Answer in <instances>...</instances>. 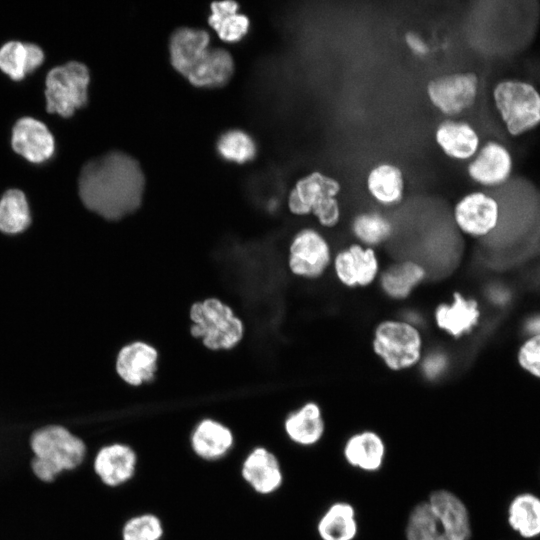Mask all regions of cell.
<instances>
[{"label": "cell", "instance_id": "13", "mask_svg": "<svg viewBox=\"0 0 540 540\" xmlns=\"http://www.w3.org/2000/svg\"><path fill=\"white\" fill-rule=\"evenodd\" d=\"M452 218L460 233L481 239L496 230L501 218V208L498 200L491 194L472 191L455 203Z\"/></svg>", "mask_w": 540, "mask_h": 540}, {"label": "cell", "instance_id": "28", "mask_svg": "<svg viewBox=\"0 0 540 540\" xmlns=\"http://www.w3.org/2000/svg\"><path fill=\"white\" fill-rule=\"evenodd\" d=\"M507 522L520 537L530 540L540 536V497L532 492L515 495L507 507Z\"/></svg>", "mask_w": 540, "mask_h": 540}, {"label": "cell", "instance_id": "14", "mask_svg": "<svg viewBox=\"0 0 540 540\" xmlns=\"http://www.w3.org/2000/svg\"><path fill=\"white\" fill-rule=\"evenodd\" d=\"M481 316L479 302L455 290L450 300L441 301L433 308L432 323L445 336L460 340L479 326Z\"/></svg>", "mask_w": 540, "mask_h": 540}, {"label": "cell", "instance_id": "30", "mask_svg": "<svg viewBox=\"0 0 540 540\" xmlns=\"http://www.w3.org/2000/svg\"><path fill=\"white\" fill-rule=\"evenodd\" d=\"M239 5L234 1H220L211 4L209 25L225 42H237L249 29V19L238 13Z\"/></svg>", "mask_w": 540, "mask_h": 540}, {"label": "cell", "instance_id": "6", "mask_svg": "<svg viewBox=\"0 0 540 540\" xmlns=\"http://www.w3.org/2000/svg\"><path fill=\"white\" fill-rule=\"evenodd\" d=\"M341 190L338 179L312 171L295 182L288 194V209L295 216L312 215L324 230L335 229L342 218L338 199Z\"/></svg>", "mask_w": 540, "mask_h": 540}, {"label": "cell", "instance_id": "36", "mask_svg": "<svg viewBox=\"0 0 540 540\" xmlns=\"http://www.w3.org/2000/svg\"><path fill=\"white\" fill-rule=\"evenodd\" d=\"M525 330L529 336L540 335V315L530 318L525 325Z\"/></svg>", "mask_w": 540, "mask_h": 540}, {"label": "cell", "instance_id": "2", "mask_svg": "<svg viewBox=\"0 0 540 540\" xmlns=\"http://www.w3.org/2000/svg\"><path fill=\"white\" fill-rule=\"evenodd\" d=\"M172 66L191 84L198 87H219L226 84L234 71L231 54L210 46L207 31L182 27L169 41Z\"/></svg>", "mask_w": 540, "mask_h": 540}, {"label": "cell", "instance_id": "17", "mask_svg": "<svg viewBox=\"0 0 540 540\" xmlns=\"http://www.w3.org/2000/svg\"><path fill=\"white\" fill-rule=\"evenodd\" d=\"M136 452L123 442H113L102 446L95 454L93 470L100 482L107 488H119L135 475Z\"/></svg>", "mask_w": 540, "mask_h": 540}, {"label": "cell", "instance_id": "25", "mask_svg": "<svg viewBox=\"0 0 540 540\" xmlns=\"http://www.w3.org/2000/svg\"><path fill=\"white\" fill-rule=\"evenodd\" d=\"M157 352L142 342L123 347L117 357L116 370L130 385H140L150 381L156 371Z\"/></svg>", "mask_w": 540, "mask_h": 540}, {"label": "cell", "instance_id": "18", "mask_svg": "<svg viewBox=\"0 0 540 540\" xmlns=\"http://www.w3.org/2000/svg\"><path fill=\"white\" fill-rule=\"evenodd\" d=\"M12 148L32 163H43L55 151V141L47 126L32 117L19 119L12 129Z\"/></svg>", "mask_w": 540, "mask_h": 540}, {"label": "cell", "instance_id": "10", "mask_svg": "<svg viewBox=\"0 0 540 540\" xmlns=\"http://www.w3.org/2000/svg\"><path fill=\"white\" fill-rule=\"evenodd\" d=\"M334 252L322 230L304 227L295 233L289 244V271L303 280L319 281L331 271Z\"/></svg>", "mask_w": 540, "mask_h": 540}, {"label": "cell", "instance_id": "32", "mask_svg": "<svg viewBox=\"0 0 540 540\" xmlns=\"http://www.w3.org/2000/svg\"><path fill=\"white\" fill-rule=\"evenodd\" d=\"M217 150L228 161L244 163L256 155V144L247 133L234 129L220 136Z\"/></svg>", "mask_w": 540, "mask_h": 540}, {"label": "cell", "instance_id": "35", "mask_svg": "<svg viewBox=\"0 0 540 540\" xmlns=\"http://www.w3.org/2000/svg\"><path fill=\"white\" fill-rule=\"evenodd\" d=\"M404 42L410 52L417 57H425L430 52V46L425 38L415 31H407L404 34Z\"/></svg>", "mask_w": 540, "mask_h": 540}, {"label": "cell", "instance_id": "16", "mask_svg": "<svg viewBox=\"0 0 540 540\" xmlns=\"http://www.w3.org/2000/svg\"><path fill=\"white\" fill-rule=\"evenodd\" d=\"M513 158L505 145L489 140L480 146L467 165V174L475 183L488 188L499 187L511 177Z\"/></svg>", "mask_w": 540, "mask_h": 540}, {"label": "cell", "instance_id": "20", "mask_svg": "<svg viewBox=\"0 0 540 540\" xmlns=\"http://www.w3.org/2000/svg\"><path fill=\"white\" fill-rule=\"evenodd\" d=\"M434 139L446 157L461 162L470 161L481 146L475 127L454 118H446L437 125Z\"/></svg>", "mask_w": 540, "mask_h": 540}, {"label": "cell", "instance_id": "12", "mask_svg": "<svg viewBox=\"0 0 540 540\" xmlns=\"http://www.w3.org/2000/svg\"><path fill=\"white\" fill-rule=\"evenodd\" d=\"M382 269L378 250L351 242L334 252L331 272L342 287L366 289L376 284Z\"/></svg>", "mask_w": 540, "mask_h": 540}, {"label": "cell", "instance_id": "15", "mask_svg": "<svg viewBox=\"0 0 540 540\" xmlns=\"http://www.w3.org/2000/svg\"><path fill=\"white\" fill-rule=\"evenodd\" d=\"M427 278L428 270L423 263L403 258L382 266L376 285L386 299L403 303L413 296Z\"/></svg>", "mask_w": 540, "mask_h": 540}, {"label": "cell", "instance_id": "34", "mask_svg": "<svg viewBox=\"0 0 540 540\" xmlns=\"http://www.w3.org/2000/svg\"><path fill=\"white\" fill-rule=\"evenodd\" d=\"M519 366L540 379V335L529 336L520 346L517 352Z\"/></svg>", "mask_w": 540, "mask_h": 540}, {"label": "cell", "instance_id": "11", "mask_svg": "<svg viewBox=\"0 0 540 540\" xmlns=\"http://www.w3.org/2000/svg\"><path fill=\"white\" fill-rule=\"evenodd\" d=\"M426 94L432 106L447 118L471 109L479 94V77L473 71L445 73L430 79Z\"/></svg>", "mask_w": 540, "mask_h": 540}, {"label": "cell", "instance_id": "29", "mask_svg": "<svg viewBox=\"0 0 540 540\" xmlns=\"http://www.w3.org/2000/svg\"><path fill=\"white\" fill-rule=\"evenodd\" d=\"M321 540H354L358 524L354 507L340 501L330 505L317 522Z\"/></svg>", "mask_w": 540, "mask_h": 540}, {"label": "cell", "instance_id": "31", "mask_svg": "<svg viewBox=\"0 0 540 540\" xmlns=\"http://www.w3.org/2000/svg\"><path fill=\"white\" fill-rule=\"evenodd\" d=\"M31 223L25 194L18 189L7 190L0 199V231L6 234L23 232Z\"/></svg>", "mask_w": 540, "mask_h": 540}, {"label": "cell", "instance_id": "19", "mask_svg": "<svg viewBox=\"0 0 540 540\" xmlns=\"http://www.w3.org/2000/svg\"><path fill=\"white\" fill-rule=\"evenodd\" d=\"M241 476L260 495L275 493L283 483L280 461L265 447H256L249 452L242 462Z\"/></svg>", "mask_w": 540, "mask_h": 540}, {"label": "cell", "instance_id": "33", "mask_svg": "<svg viewBox=\"0 0 540 540\" xmlns=\"http://www.w3.org/2000/svg\"><path fill=\"white\" fill-rule=\"evenodd\" d=\"M162 521L153 513H142L127 519L120 530L121 540H161Z\"/></svg>", "mask_w": 540, "mask_h": 540}, {"label": "cell", "instance_id": "22", "mask_svg": "<svg viewBox=\"0 0 540 540\" xmlns=\"http://www.w3.org/2000/svg\"><path fill=\"white\" fill-rule=\"evenodd\" d=\"M343 454L352 467L365 472H376L384 463L386 446L377 432L364 430L352 434L346 440Z\"/></svg>", "mask_w": 540, "mask_h": 540}, {"label": "cell", "instance_id": "24", "mask_svg": "<svg viewBox=\"0 0 540 540\" xmlns=\"http://www.w3.org/2000/svg\"><path fill=\"white\" fill-rule=\"evenodd\" d=\"M288 438L300 446L317 444L325 433V420L321 406L308 401L288 414L284 421Z\"/></svg>", "mask_w": 540, "mask_h": 540}, {"label": "cell", "instance_id": "23", "mask_svg": "<svg viewBox=\"0 0 540 540\" xmlns=\"http://www.w3.org/2000/svg\"><path fill=\"white\" fill-rule=\"evenodd\" d=\"M190 445L199 458L215 461L223 458L232 449L234 436L224 424L213 419H204L191 433Z\"/></svg>", "mask_w": 540, "mask_h": 540}, {"label": "cell", "instance_id": "7", "mask_svg": "<svg viewBox=\"0 0 540 540\" xmlns=\"http://www.w3.org/2000/svg\"><path fill=\"white\" fill-rule=\"evenodd\" d=\"M492 98L507 132L522 135L540 125V92L531 83L517 79L497 82Z\"/></svg>", "mask_w": 540, "mask_h": 540}, {"label": "cell", "instance_id": "4", "mask_svg": "<svg viewBox=\"0 0 540 540\" xmlns=\"http://www.w3.org/2000/svg\"><path fill=\"white\" fill-rule=\"evenodd\" d=\"M33 452L31 468L37 479L53 482L64 472L73 471L87 456L85 442L61 425H47L35 430L30 437Z\"/></svg>", "mask_w": 540, "mask_h": 540}, {"label": "cell", "instance_id": "1", "mask_svg": "<svg viewBox=\"0 0 540 540\" xmlns=\"http://www.w3.org/2000/svg\"><path fill=\"white\" fill-rule=\"evenodd\" d=\"M144 186L139 163L120 151L88 161L78 182L83 204L108 220H118L134 212L141 204Z\"/></svg>", "mask_w": 540, "mask_h": 540}, {"label": "cell", "instance_id": "27", "mask_svg": "<svg viewBox=\"0 0 540 540\" xmlns=\"http://www.w3.org/2000/svg\"><path fill=\"white\" fill-rule=\"evenodd\" d=\"M43 61L42 49L33 43L9 41L0 48V69L15 81L24 79Z\"/></svg>", "mask_w": 540, "mask_h": 540}, {"label": "cell", "instance_id": "5", "mask_svg": "<svg viewBox=\"0 0 540 540\" xmlns=\"http://www.w3.org/2000/svg\"><path fill=\"white\" fill-rule=\"evenodd\" d=\"M371 349L391 372L418 368L426 351L423 330L401 317L381 319L373 327Z\"/></svg>", "mask_w": 540, "mask_h": 540}, {"label": "cell", "instance_id": "21", "mask_svg": "<svg viewBox=\"0 0 540 540\" xmlns=\"http://www.w3.org/2000/svg\"><path fill=\"white\" fill-rule=\"evenodd\" d=\"M366 188L370 197L381 207L399 205L405 196V176L402 169L390 162L374 165L366 176Z\"/></svg>", "mask_w": 540, "mask_h": 540}, {"label": "cell", "instance_id": "8", "mask_svg": "<svg viewBox=\"0 0 540 540\" xmlns=\"http://www.w3.org/2000/svg\"><path fill=\"white\" fill-rule=\"evenodd\" d=\"M191 333L212 350L230 349L242 338L243 325L230 307L215 298L192 305Z\"/></svg>", "mask_w": 540, "mask_h": 540}, {"label": "cell", "instance_id": "26", "mask_svg": "<svg viewBox=\"0 0 540 540\" xmlns=\"http://www.w3.org/2000/svg\"><path fill=\"white\" fill-rule=\"evenodd\" d=\"M349 232L354 242L378 250L391 241L395 228L393 222L382 212L366 210L352 217Z\"/></svg>", "mask_w": 540, "mask_h": 540}, {"label": "cell", "instance_id": "9", "mask_svg": "<svg viewBox=\"0 0 540 540\" xmlns=\"http://www.w3.org/2000/svg\"><path fill=\"white\" fill-rule=\"evenodd\" d=\"M90 75L80 62L71 61L52 68L46 76V109L61 117H70L88 101Z\"/></svg>", "mask_w": 540, "mask_h": 540}, {"label": "cell", "instance_id": "3", "mask_svg": "<svg viewBox=\"0 0 540 540\" xmlns=\"http://www.w3.org/2000/svg\"><path fill=\"white\" fill-rule=\"evenodd\" d=\"M405 536L407 540H469V511L456 494L436 490L411 510Z\"/></svg>", "mask_w": 540, "mask_h": 540}]
</instances>
